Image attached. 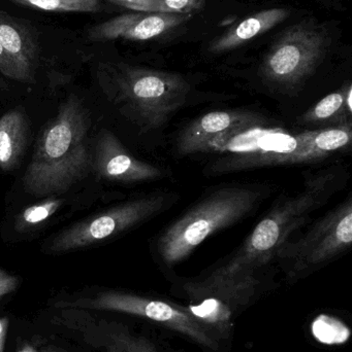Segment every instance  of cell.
<instances>
[{
  "mask_svg": "<svg viewBox=\"0 0 352 352\" xmlns=\"http://www.w3.org/2000/svg\"><path fill=\"white\" fill-rule=\"evenodd\" d=\"M88 130V113L76 97H70L37 140L23 177L28 194L37 197L63 194L86 177L92 169Z\"/></svg>",
  "mask_w": 352,
  "mask_h": 352,
  "instance_id": "cell-1",
  "label": "cell"
},
{
  "mask_svg": "<svg viewBox=\"0 0 352 352\" xmlns=\"http://www.w3.org/2000/svg\"><path fill=\"white\" fill-rule=\"evenodd\" d=\"M340 177L336 170L308 176L303 190L277 203L258 223L235 256L209 277L235 276L240 273L254 271L268 263L275 256L279 246L305 223L310 213L329 200L340 184Z\"/></svg>",
  "mask_w": 352,
  "mask_h": 352,
  "instance_id": "cell-2",
  "label": "cell"
},
{
  "mask_svg": "<svg viewBox=\"0 0 352 352\" xmlns=\"http://www.w3.org/2000/svg\"><path fill=\"white\" fill-rule=\"evenodd\" d=\"M262 192L247 186H227L196 203L158 238L161 260L173 266L187 258L207 238L249 214Z\"/></svg>",
  "mask_w": 352,
  "mask_h": 352,
  "instance_id": "cell-3",
  "label": "cell"
},
{
  "mask_svg": "<svg viewBox=\"0 0 352 352\" xmlns=\"http://www.w3.org/2000/svg\"><path fill=\"white\" fill-rule=\"evenodd\" d=\"M315 130L291 135L280 129H264L258 125L235 128L211 140L202 153H229L213 169L218 173L312 163L328 158L314 144Z\"/></svg>",
  "mask_w": 352,
  "mask_h": 352,
  "instance_id": "cell-4",
  "label": "cell"
},
{
  "mask_svg": "<svg viewBox=\"0 0 352 352\" xmlns=\"http://www.w3.org/2000/svg\"><path fill=\"white\" fill-rule=\"evenodd\" d=\"M107 78L114 100L146 131L163 127L190 92L187 80L174 72L115 64Z\"/></svg>",
  "mask_w": 352,
  "mask_h": 352,
  "instance_id": "cell-5",
  "label": "cell"
},
{
  "mask_svg": "<svg viewBox=\"0 0 352 352\" xmlns=\"http://www.w3.org/2000/svg\"><path fill=\"white\" fill-rule=\"evenodd\" d=\"M332 45L326 25L302 21L287 28L262 62V76L269 84L295 90L322 63Z\"/></svg>",
  "mask_w": 352,
  "mask_h": 352,
  "instance_id": "cell-6",
  "label": "cell"
},
{
  "mask_svg": "<svg viewBox=\"0 0 352 352\" xmlns=\"http://www.w3.org/2000/svg\"><path fill=\"white\" fill-rule=\"evenodd\" d=\"M55 306L68 309L119 312L147 318L167 327L169 330L189 337L194 342L211 351H217L219 347L216 336L211 331L192 318L182 306L173 305L167 302L121 292L107 291L97 294L92 298L58 302Z\"/></svg>",
  "mask_w": 352,
  "mask_h": 352,
  "instance_id": "cell-7",
  "label": "cell"
},
{
  "mask_svg": "<svg viewBox=\"0 0 352 352\" xmlns=\"http://www.w3.org/2000/svg\"><path fill=\"white\" fill-rule=\"evenodd\" d=\"M167 201L165 195H151L112 207L58 233L48 245V252L65 254L105 241L154 217Z\"/></svg>",
  "mask_w": 352,
  "mask_h": 352,
  "instance_id": "cell-8",
  "label": "cell"
},
{
  "mask_svg": "<svg viewBox=\"0 0 352 352\" xmlns=\"http://www.w3.org/2000/svg\"><path fill=\"white\" fill-rule=\"evenodd\" d=\"M351 242L352 201L349 199L318 221L305 236L281 244L275 256L287 261L291 274L296 275L338 256L351 248Z\"/></svg>",
  "mask_w": 352,
  "mask_h": 352,
  "instance_id": "cell-9",
  "label": "cell"
},
{
  "mask_svg": "<svg viewBox=\"0 0 352 352\" xmlns=\"http://www.w3.org/2000/svg\"><path fill=\"white\" fill-rule=\"evenodd\" d=\"M92 169L109 182L136 184L165 177L159 167L132 157L109 130L99 132L92 154Z\"/></svg>",
  "mask_w": 352,
  "mask_h": 352,
  "instance_id": "cell-10",
  "label": "cell"
},
{
  "mask_svg": "<svg viewBox=\"0 0 352 352\" xmlns=\"http://www.w3.org/2000/svg\"><path fill=\"white\" fill-rule=\"evenodd\" d=\"M190 14L136 12L116 16L89 29L91 41H149L186 24Z\"/></svg>",
  "mask_w": 352,
  "mask_h": 352,
  "instance_id": "cell-11",
  "label": "cell"
},
{
  "mask_svg": "<svg viewBox=\"0 0 352 352\" xmlns=\"http://www.w3.org/2000/svg\"><path fill=\"white\" fill-rule=\"evenodd\" d=\"M260 123V118L248 111H212L194 120L184 128L177 140V152L180 155L202 153L211 140L225 132Z\"/></svg>",
  "mask_w": 352,
  "mask_h": 352,
  "instance_id": "cell-12",
  "label": "cell"
},
{
  "mask_svg": "<svg viewBox=\"0 0 352 352\" xmlns=\"http://www.w3.org/2000/svg\"><path fill=\"white\" fill-rule=\"evenodd\" d=\"M0 43L18 68L23 82L33 80L37 64V41L24 24L0 10Z\"/></svg>",
  "mask_w": 352,
  "mask_h": 352,
  "instance_id": "cell-13",
  "label": "cell"
},
{
  "mask_svg": "<svg viewBox=\"0 0 352 352\" xmlns=\"http://www.w3.org/2000/svg\"><path fill=\"white\" fill-rule=\"evenodd\" d=\"M289 14L291 10L285 8H269L256 12L215 38L209 45V52L219 54L237 49L250 39L268 32L289 18Z\"/></svg>",
  "mask_w": 352,
  "mask_h": 352,
  "instance_id": "cell-14",
  "label": "cell"
},
{
  "mask_svg": "<svg viewBox=\"0 0 352 352\" xmlns=\"http://www.w3.org/2000/svg\"><path fill=\"white\" fill-rule=\"evenodd\" d=\"M260 285L256 270L240 273L225 278H210L186 285V291L194 298L210 296L222 300L231 306L245 304Z\"/></svg>",
  "mask_w": 352,
  "mask_h": 352,
  "instance_id": "cell-15",
  "label": "cell"
},
{
  "mask_svg": "<svg viewBox=\"0 0 352 352\" xmlns=\"http://www.w3.org/2000/svg\"><path fill=\"white\" fill-rule=\"evenodd\" d=\"M29 121L22 107L0 117V170L10 173L20 165L28 144Z\"/></svg>",
  "mask_w": 352,
  "mask_h": 352,
  "instance_id": "cell-16",
  "label": "cell"
},
{
  "mask_svg": "<svg viewBox=\"0 0 352 352\" xmlns=\"http://www.w3.org/2000/svg\"><path fill=\"white\" fill-rule=\"evenodd\" d=\"M85 339L105 352H161L144 337L132 334L123 324L101 320L83 329Z\"/></svg>",
  "mask_w": 352,
  "mask_h": 352,
  "instance_id": "cell-17",
  "label": "cell"
},
{
  "mask_svg": "<svg viewBox=\"0 0 352 352\" xmlns=\"http://www.w3.org/2000/svg\"><path fill=\"white\" fill-rule=\"evenodd\" d=\"M351 85L318 101L299 119L303 126L322 128L338 127L351 124Z\"/></svg>",
  "mask_w": 352,
  "mask_h": 352,
  "instance_id": "cell-18",
  "label": "cell"
},
{
  "mask_svg": "<svg viewBox=\"0 0 352 352\" xmlns=\"http://www.w3.org/2000/svg\"><path fill=\"white\" fill-rule=\"evenodd\" d=\"M196 300H198V303L183 307V309L211 332L227 334L231 328L233 306L210 296Z\"/></svg>",
  "mask_w": 352,
  "mask_h": 352,
  "instance_id": "cell-19",
  "label": "cell"
},
{
  "mask_svg": "<svg viewBox=\"0 0 352 352\" xmlns=\"http://www.w3.org/2000/svg\"><path fill=\"white\" fill-rule=\"evenodd\" d=\"M65 202V199L51 197L26 207L14 217V228L18 233L33 231L49 221Z\"/></svg>",
  "mask_w": 352,
  "mask_h": 352,
  "instance_id": "cell-20",
  "label": "cell"
},
{
  "mask_svg": "<svg viewBox=\"0 0 352 352\" xmlns=\"http://www.w3.org/2000/svg\"><path fill=\"white\" fill-rule=\"evenodd\" d=\"M206 0H122L114 3L136 12L190 14L204 8Z\"/></svg>",
  "mask_w": 352,
  "mask_h": 352,
  "instance_id": "cell-21",
  "label": "cell"
},
{
  "mask_svg": "<svg viewBox=\"0 0 352 352\" xmlns=\"http://www.w3.org/2000/svg\"><path fill=\"white\" fill-rule=\"evenodd\" d=\"M311 333L318 342L329 346L345 344L351 336V330L345 322L324 314L314 318Z\"/></svg>",
  "mask_w": 352,
  "mask_h": 352,
  "instance_id": "cell-22",
  "label": "cell"
},
{
  "mask_svg": "<svg viewBox=\"0 0 352 352\" xmlns=\"http://www.w3.org/2000/svg\"><path fill=\"white\" fill-rule=\"evenodd\" d=\"M12 3L45 12H96L103 8L101 0H8Z\"/></svg>",
  "mask_w": 352,
  "mask_h": 352,
  "instance_id": "cell-23",
  "label": "cell"
},
{
  "mask_svg": "<svg viewBox=\"0 0 352 352\" xmlns=\"http://www.w3.org/2000/svg\"><path fill=\"white\" fill-rule=\"evenodd\" d=\"M314 130V144L320 152L328 156L351 146V124Z\"/></svg>",
  "mask_w": 352,
  "mask_h": 352,
  "instance_id": "cell-24",
  "label": "cell"
},
{
  "mask_svg": "<svg viewBox=\"0 0 352 352\" xmlns=\"http://www.w3.org/2000/svg\"><path fill=\"white\" fill-rule=\"evenodd\" d=\"M20 283V277L10 274L8 271L0 268V301H1V299H3L6 296L14 293V292L18 289Z\"/></svg>",
  "mask_w": 352,
  "mask_h": 352,
  "instance_id": "cell-25",
  "label": "cell"
},
{
  "mask_svg": "<svg viewBox=\"0 0 352 352\" xmlns=\"http://www.w3.org/2000/svg\"><path fill=\"white\" fill-rule=\"evenodd\" d=\"M0 72L6 78L23 82L22 76L19 72L18 68L12 63V60L6 55V51L0 43Z\"/></svg>",
  "mask_w": 352,
  "mask_h": 352,
  "instance_id": "cell-26",
  "label": "cell"
},
{
  "mask_svg": "<svg viewBox=\"0 0 352 352\" xmlns=\"http://www.w3.org/2000/svg\"><path fill=\"white\" fill-rule=\"evenodd\" d=\"M8 327H10V320H8V318H0V352L4 351Z\"/></svg>",
  "mask_w": 352,
  "mask_h": 352,
  "instance_id": "cell-27",
  "label": "cell"
},
{
  "mask_svg": "<svg viewBox=\"0 0 352 352\" xmlns=\"http://www.w3.org/2000/svg\"><path fill=\"white\" fill-rule=\"evenodd\" d=\"M18 352H37V351H35V349L32 346V345L25 344L23 345L20 349H19Z\"/></svg>",
  "mask_w": 352,
  "mask_h": 352,
  "instance_id": "cell-28",
  "label": "cell"
},
{
  "mask_svg": "<svg viewBox=\"0 0 352 352\" xmlns=\"http://www.w3.org/2000/svg\"><path fill=\"white\" fill-rule=\"evenodd\" d=\"M6 86L8 85H6V80L0 76V90H3L4 88H6Z\"/></svg>",
  "mask_w": 352,
  "mask_h": 352,
  "instance_id": "cell-29",
  "label": "cell"
},
{
  "mask_svg": "<svg viewBox=\"0 0 352 352\" xmlns=\"http://www.w3.org/2000/svg\"><path fill=\"white\" fill-rule=\"evenodd\" d=\"M110 1H112V2L122 1V0H110Z\"/></svg>",
  "mask_w": 352,
  "mask_h": 352,
  "instance_id": "cell-30",
  "label": "cell"
}]
</instances>
